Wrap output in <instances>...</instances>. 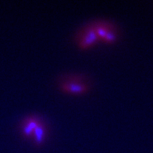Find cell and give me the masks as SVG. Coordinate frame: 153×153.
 I'll return each instance as SVG.
<instances>
[{"label": "cell", "instance_id": "cell-4", "mask_svg": "<svg viewBox=\"0 0 153 153\" xmlns=\"http://www.w3.org/2000/svg\"><path fill=\"white\" fill-rule=\"evenodd\" d=\"M43 119L44 118L38 113L26 115L19 122L18 130L20 135L25 138L30 139L34 130Z\"/></svg>", "mask_w": 153, "mask_h": 153}, {"label": "cell", "instance_id": "cell-3", "mask_svg": "<svg viewBox=\"0 0 153 153\" xmlns=\"http://www.w3.org/2000/svg\"><path fill=\"white\" fill-rule=\"evenodd\" d=\"M73 39L76 46L81 49L90 48L99 41V36L91 24V20L83 24L75 30Z\"/></svg>", "mask_w": 153, "mask_h": 153}, {"label": "cell", "instance_id": "cell-2", "mask_svg": "<svg viewBox=\"0 0 153 153\" xmlns=\"http://www.w3.org/2000/svg\"><path fill=\"white\" fill-rule=\"evenodd\" d=\"M99 40L105 43H113L120 38V27L113 20L97 18L91 20Z\"/></svg>", "mask_w": 153, "mask_h": 153}, {"label": "cell", "instance_id": "cell-5", "mask_svg": "<svg viewBox=\"0 0 153 153\" xmlns=\"http://www.w3.org/2000/svg\"><path fill=\"white\" fill-rule=\"evenodd\" d=\"M48 134V124L46 120L43 119L34 130L30 140L34 145L40 146L45 143Z\"/></svg>", "mask_w": 153, "mask_h": 153}, {"label": "cell", "instance_id": "cell-1", "mask_svg": "<svg viewBox=\"0 0 153 153\" xmlns=\"http://www.w3.org/2000/svg\"><path fill=\"white\" fill-rule=\"evenodd\" d=\"M57 86L62 92L83 94L90 91L92 81L88 75L81 73H67L57 79Z\"/></svg>", "mask_w": 153, "mask_h": 153}]
</instances>
